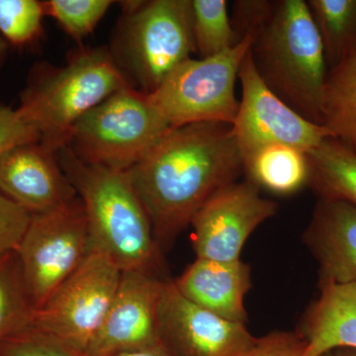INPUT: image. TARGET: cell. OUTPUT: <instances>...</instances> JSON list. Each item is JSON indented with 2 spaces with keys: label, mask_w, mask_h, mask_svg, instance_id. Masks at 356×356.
<instances>
[{
  "label": "cell",
  "mask_w": 356,
  "mask_h": 356,
  "mask_svg": "<svg viewBox=\"0 0 356 356\" xmlns=\"http://www.w3.org/2000/svg\"><path fill=\"white\" fill-rule=\"evenodd\" d=\"M159 324L163 343L177 356H248L257 339L247 325L192 303L173 280L163 287Z\"/></svg>",
  "instance_id": "7c38bea8"
},
{
  "label": "cell",
  "mask_w": 356,
  "mask_h": 356,
  "mask_svg": "<svg viewBox=\"0 0 356 356\" xmlns=\"http://www.w3.org/2000/svg\"><path fill=\"white\" fill-rule=\"evenodd\" d=\"M191 6L194 44L201 58L213 57L240 43L226 0H191Z\"/></svg>",
  "instance_id": "603a6c76"
},
{
  "label": "cell",
  "mask_w": 356,
  "mask_h": 356,
  "mask_svg": "<svg viewBox=\"0 0 356 356\" xmlns=\"http://www.w3.org/2000/svg\"><path fill=\"white\" fill-rule=\"evenodd\" d=\"M267 88L307 120L323 125L327 76L320 35L307 1H274L250 48Z\"/></svg>",
  "instance_id": "3957f363"
},
{
  "label": "cell",
  "mask_w": 356,
  "mask_h": 356,
  "mask_svg": "<svg viewBox=\"0 0 356 356\" xmlns=\"http://www.w3.org/2000/svg\"><path fill=\"white\" fill-rule=\"evenodd\" d=\"M170 128L151 96L129 84L77 122L67 147L86 163L127 172Z\"/></svg>",
  "instance_id": "5b68a950"
},
{
  "label": "cell",
  "mask_w": 356,
  "mask_h": 356,
  "mask_svg": "<svg viewBox=\"0 0 356 356\" xmlns=\"http://www.w3.org/2000/svg\"><path fill=\"white\" fill-rule=\"evenodd\" d=\"M129 84L108 51L88 49L60 69H36L17 109L36 129L40 144L58 154L84 115Z\"/></svg>",
  "instance_id": "277c9868"
},
{
  "label": "cell",
  "mask_w": 356,
  "mask_h": 356,
  "mask_svg": "<svg viewBox=\"0 0 356 356\" xmlns=\"http://www.w3.org/2000/svg\"><path fill=\"white\" fill-rule=\"evenodd\" d=\"M109 0H50L44 1V15L51 16L76 41L95 30L112 6Z\"/></svg>",
  "instance_id": "d4e9b609"
},
{
  "label": "cell",
  "mask_w": 356,
  "mask_h": 356,
  "mask_svg": "<svg viewBox=\"0 0 356 356\" xmlns=\"http://www.w3.org/2000/svg\"><path fill=\"white\" fill-rule=\"evenodd\" d=\"M0 191L32 216L58 209L77 197L58 154L39 142L18 145L0 154Z\"/></svg>",
  "instance_id": "5bb4252c"
},
{
  "label": "cell",
  "mask_w": 356,
  "mask_h": 356,
  "mask_svg": "<svg viewBox=\"0 0 356 356\" xmlns=\"http://www.w3.org/2000/svg\"><path fill=\"white\" fill-rule=\"evenodd\" d=\"M58 159L83 204L93 250L110 257L122 273L165 278L161 250L127 172L86 163L67 146Z\"/></svg>",
  "instance_id": "7a4b0ae2"
},
{
  "label": "cell",
  "mask_w": 356,
  "mask_h": 356,
  "mask_svg": "<svg viewBox=\"0 0 356 356\" xmlns=\"http://www.w3.org/2000/svg\"><path fill=\"white\" fill-rule=\"evenodd\" d=\"M323 126L356 153V53L327 72Z\"/></svg>",
  "instance_id": "ffe728a7"
},
{
  "label": "cell",
  "mask_w": 356,
  "mask_h": 356,
  "mask_svg": "<svg viewBox=\"0 0 356 356\" xmlns=\"http://www.w3.org/2000/svg\"><path fill=\"white\" fill-rule=\"evenodd\" d=\"M0 356H81L57 339L32 327L0 341Z\"/></svg>",
  "instance_id": "484cf974"
},
{
  "label": "cell",
  "mask_w": 356,
  "mask_h": 356,
  "mask_svg": "<svg viewBox=\"0 0 356 356\" xmlns=\"http://www.w3.org/2000/svg\"><path fill=\"white\" fill-rule=\"evenodd\" d=\"M173 283L195 305L232 322L247 323L245 298L252 288V273L241 259H196Z\"/></svg>",
  "instance_id": "2e32d148"
},
{
  "label": "cell",
  "mask_w": 356,
  "mask_h": 356,
  "mask_svg": "<svg viewBox=\"0 0 356 356\" xmlns=\"http://www.w3.org/2000/svg\"><path fill=\"white\" fill-rule=\"evenodd\" d=\"M243 173L259 189L290 195L308 186V158L305 152L295 147L273 145L245 161Z\"/></svg>",
  "instance_id": "d6986e66"
},
{
  "label": "cell",
  "mask_w": 356,
  "mask_h": 356,
  "mask_svg": "<svg viewBox=\"0 0 356 356\" xmlns=\"http://www.w3.org/2000/svg\"><path fill=\"white\" fill-rule=\"evenodd\" d=\"M36 306L17 252L0 254V341L34 327Z\"/></svg>",
  "instance_id": "7402d4cb"
},
{
  "label": "cell",
  "mask_w": 356,
  "mask_h": 356,
  "mask_svg": "<svg viewBox=\"0 0 356 356\" xmlns=\"http://www.w3.org/2000/svg\"><path fill=\"white\" fill-rule=\"evenodd\" d=\"M39 140L36 129L25 120L19 110L0 105V154L18 145Z\"/></svg>",
  "instance_id": "83f0119b"
},
{
  "label": "cell",
  "mask_w": 356,
  "mask_h": 356,
  "mask_svg": "<svg viewBox=\"0 0 356 356\" xmlns=\"http://www.w3.org/2000/svg\"><path fill=\"white\" fill-rule=\"evenodd\" d=\"M254 40V34L247 33L234 48L213 57L189 58L149 95L170 127L200 122L234 123L240 105L236 81Z\"/></svg>",
  "instance_id": "8992f818"
},
{
  "label": "cell",
  "mask_w": 356,
  "mask_h": 356,
  "mask_svg": "<svg viewBox=\"0 0 356 356\" xmlns=\"http://www.w3.org/2000/svg\"><path fill=\"white\" fill-rule=\"evenodd\" d=\"M308 187L318 199L341 200L356 206V153L334 138H327L307 153Z\"/></svg>",
  "instance_id": "ac0fdd59"
},
{
  "label": "cell",
  "mask_w": 356,
  "mask_h": 356,
  "mask_svg": "<svg viewBox=\"0 0 356 356\" xmlns=\"http://www.w3.org/2000/svg\"><path fill=\"white\" fill-rule=\"evenodd\" d=\"M92 250L86 211L79 196L58 209L33 215L16 252L36 310Z\"/></svg>",
  "instance_id": "9c48e42d"
},
{
  "label": "cell",
  "mask_w": 356,
  "mask_h": 356,
  "mask_svg": "<svg viewBox=\"0 0 356 356\" xmlns=\"http://www.w3.org/2000/svg\"><path fill=\"white\" fill-rule=\"evenodd\" d=\"M277 209V204L261 197V189L250 180L220 189L192 220L196 259L238 261L250 236Z\"/></svg>",
  "instance_id": "8fae6325"
},
{
  "label": "cell",
  "mask_w": 356,
  "mask_h": 356,
  "mask_svg": "<svg viewBox=\"0 0 356 356\" xmlns=\"http://www.w3.org/2000/svg\"><path fill=\"white\" fill-rule=\"evenodd\" d=\"M121 276L110 257L93 250L37 309L33 327L84 356L111 306Z\"/></svg>",
  "instance_id": "ba28073f"
},
{
  "label": "cell",
  "mask_w": 356,
  "mask_h": 356,
  "mask_svg": "<svg viewBox=\"0 0 356 356\" xmlns=\"http://www.w3.org/2000/svg\"><path fill=\"white\" fill-rule=\"evenodd\" d=\"M327 70L356 53V0H309Z\"/></svg>",
  "instance_id": "44dd1931"
},
{
  "label": "cell",
  "mask_w": 356,
  "mask_h": 356,
  "mask_svg": "<svg viewBox=\"0 0 356 356\" xmlns=\"http://www.w3.org/2000/svg\"><path fill=\"white\" fill-rule=\"evenodd\" d=\"M320 295L302 315L296 332L305 343L301 356L337 348L356 350V282L318 287Z\"/></svg>",
  "instance_id": "e0dca14e"
},
{
  "label": "cell",
  "mask_w": 356,
  "mask_h": 356,
  "mask_svg": "<svg viewBox=\"0 0 356 356\" xmlns=\"http://www.w3.org/2000/svg\"><path fill=\"white\" fill-rule=\"evenodd\" d=\"M115 356H177L172 353L165 343H161L156 346H147V348H140L128 351V353H120Z\"/></svg>",
  "instance_id": "f546056e"
},
{
  "label": "cell",
  "mask_w": 356,
  "mask_h": 356,
  "mask_svg": "<svg viewBox=\"0 0 356 356\" xmlns=\"http://www.w3.org/2000/svg\"><path fill=\"white\" fill-rule=\"evenodd\" d=\"M305 343L296 331H273L257 337L248 356H301Z\"/></svg>",
  "instance_id": "f1b7e54d"
},
{
  "label": "cell",
  "mask_w": 356,
  "mask_h": 356,
  "mask_svg": "<svg viewBox=\"0 0 356 356\" xmlns=\"http://www.w3.org/2000/svg\"><path fill=\"white\" fill-rule=\"evenodd\" d=\"M242 100L232 124L243 163L264 147L284 145L309 153L331 133L307 120L274 95L255 70L250 50L238 72Z\"/></svg>",
  "instance_id": "30bf717a"
},
{
  "label": "cell",
  "mask_w": 356,
  "mask_h": 356,
  "mask_svg": "<svg viewBox=\"0 0 356 356\" xmlns=\"http://www.w3.org/2000/svg\"><path fill=\"white\" fill-rule=\"evenodd\" d=\"M32 215L0 191V254L16 252Z\"/></svg>",
  "instance_id": "4316f807"
},
{
  "label": "cell",
  "mask_w": 356,
  "mask_h": 356,
  "mask_svg": "<svg viewBox=\"0 0 356 356\" xmlns=\"http://www.w3.org/2000/svg\"><path fill=\"white\" fill-rule=\"evenodd\" d=\"M123 48L140 91L152 95L195 51L191 0L126 2Z\"/></svg>",
  "instance_id": "52a82bcc"
},
{
  "label": "cell",
  "mask_w": 356,
  "mask_h": 356,
  "mask_svg": "<svg viewBox=\"0 0 356 356\" xmlns=\"http://www.w3.org/2000/svg\"><path fill=\"white\" fill-rule=\"evenodd\" d=\"M303 242L317 261L318 287L356 282V206L318 199Z\"/></svg>",
  "instance_id": "9a60e30c"
},
{
  "label": "cell",
  "mask_w": 356,
  "mask_h": 356,
  "mask_svg": "<svg viewBox=\"0 0 356 356\" xmlns=\"http://www.w3.org/2000/svg\"><path fill=\"white\" fill-rule=\"evenodd\" d=\"M6 42L4 41V39H2L1 37H0V69H1L2 65H3L4 63V60H6Z\"/></svg>",
  "instance_id": "1f68e13d"
},
{
  "label": "cell",
  "mask_w": 356,
  "mask_h": 356,
  "mask_svg": "<svg viewBox=\"0 0 356 356\" xmlns=\"http://www.w3.org/2000/svg\"><path fill=\"white\" fill-rule=\"evenodd\" d=\"M126 172L163 250L216 192L238 181L243 161L231 124L200 122L170 128Z\"/></svg>",
  "instance_id": "6da1fadb"
},
{
  "label": "cell",
  "mask_w": 356,
  "mask_h": 356,
  "mask_svg": "<svg viewBox=\"0 0 356 356\" xmlns=\"http://www.w3.org/2000/svg\"><path fill=\"white\" fill-rule=\"evenodd\" d=\"M321 356H356V350L348 348H337L327 351Z\"/></svg>",
  "instance_id": "4dcf8cb0"
},
{
  "label": "cell",
  "mask_w": 356,
  "mask_h": 356,
  "mask_svg": "<svg viewBox=\"0 0 356 356\" xmlns=\"http://www.w3.org/2000/svg\"><path fill=\"white\" fill-rule=\"evenodd\" d=\"M44 16L43 2L0 0V34L14 46H29L41 36Z\"/></svg>",
  "instance_id": "cb8c5ba5"
},
{
  "label": "cell",
  "mask_w": 356,
  "mask_h": 356,
  "mask_svg": "<svg viewBox=\"0 0 356 356\" xmlns=\"http://www.w3.org/2000/svg\"><path fill=\"white\" fill-rule=\"evenodd\" d=\"M168 280L140 271L122 273L111 306L84 356H115L163 343L159 310Z\"/></svg>",
  "instance_id": "4fadbf2b"
}]
</instances>
